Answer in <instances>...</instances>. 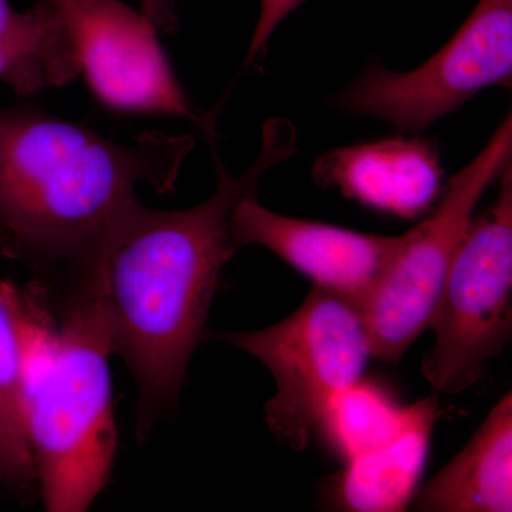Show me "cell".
<instances>
[{"mask_svg": "<svg viewBox=\"0 0 512 512\" xmlns=\"http://www.w3.org/2000/svg\"><path fill=\"white\" fill-rule=\"evenodd\" d=\"M72 39L93 96L123 114L191 121L210 141L215 117L191 103L164 52L158 29L120 0H52Z\"/></svg>", "mask_w": 512, "mask_h": 512, "instance_id": "cell-8", "label": "cell"}, {"mask_svg": "<svg viewBox=\"0 0 512 512\" xmlns=\"http://www.w3.org/2000/svg\"><path fill=\"white\" fill-rule=\"evenodd\" d=\"M437 416L436 396L410 404L406 424L396 436L346 463L330 488L333 504L346 511H403L426 467Z\"/></svg>", "mask_w": 512, "mask_h": 512, "instance_id": "cell-11", "label": "cell"}, {"mask_svg": "<svg viewBox=\"0 0 512 512\" xmlns=\"http://www.w3.org/2000/svg\"><path fill=\"white\" fill-rule=\"evenodd\" d=\"M45 305L39 284L20 292L0 282V470L26 491L36 484L25 426L26 363L30 338Z\"/></svg>", "mask_w": 512, "mask_h": 512, "instance_id": "cell-13", "label": "cell"}, {"mask_svg": "<svg viewBox=\"0 0 512 512\" xmlns=\"http://www.w3.org/2000/svg\"><path fill=\"white\" fill-rule=\"evenodd\" d=\"M79 74L69 32L46 39L0 40V82L22 96L66 86Z\"/></svg>", "mask_w": 512, "mask_h": 512, "instance_id": "cell-15", "label": "cell"}, {"mask_svg": "<svg viewBox=\"0 0 512 512\" xmlns=\"http://www.w3.org/2000/svg\"><path fill=\"white\" fill-rule=\"evenodd\" d=\"M215 336L254 356L274 376L276 392L266 402V424L296 451L308 447L330 404L365 377L373 359L357 305L316 286L275 325Z\"/></svg>", "mask_w": 512, "mask_h": 512, "instance_id": "cell-4", "label": "cell"}, {"mask_svg": "<svg viewBox=\"0 0 512 512\" xmlns=\"http://www.w3.org/2000/svg\"><path fill=\"white\" fill-rule=\"evenodd\" d=\"M409 412L410 406L397 402L382 383L362 377L333 400L318 431L336 456L348 463L396 436Z\"/></svg>", "mask_w": 512, "mask_h": 512, "instance_id": "cell-14", "label": "cell"}, {"mask_svg": "<svg viewBox=\"0 0 512 512\" xmlns=\"http://www.w3.org/2000/svg\"><path fill=\"white\" fill-rule=\"evenodd\" d=\"M67 33L52 0H40L32 9L18 12L9 0H0V40L46 39Z\"/></svg>", "mask_w": 512, "mask_h": 512, "instance_id": "cell-16", "label": "cell"}, {"mask_svg": "<svg viewBox=\"0 0 512 512\" xmlns=\"http://www.w3.org/2000/svg\"><path fill=\"white\" fill-rule=\"evenodd\" d=\"M192 136L144 131L119 144L36 106L0 109V244L49 274L82 264L136 187L174 191Z\"/></svg>", "mask_w": 512, "mask_h": 512, "instance_id": "cell-2", "label": "cell"}, {"mask_svg": "<svg viewBox=\"0 0 512 512\" xmlns=\"http://www.w3.org/2000/svg\"><path fill=\"white\" fill-rule=\"evenodd\" d=\"M141 12L153 22L158 32L174 33L177 30V13L174 0H140Z\"/></svg>", "mask_w": 512, "mask_h": 512, "instance_id": "cell-18", "label": "cell"}, {"mask_svg": "<svg viewBox=\"0 0 512 512\" xmlns=\"http://www.w3.org/2000/svg\"><path fill=\"white\" fill-rule=\"evenodd\" d=\"M70 288L60 319L30 339L26 363V434L49 512L89 510L117 451L109 335L92 295Z\"/></svg>", "mask_w": 512, "mask_h": 512, "instance_id": "cell-3", "label": "cell"}, {"mask_svg": "<svg viewBox=\"0 0 512 512\" xmlns=\"http://www.w3.org/2000/svg\"><path fill=\"white\" fill-rule=\"evenodd\" d=\"M296 143L291 121H266L261 153L245 173L232 177L215 157L210 200L177 211L131 202L70 272L72 284L99 306L111 353L136 380L138 437L177 403L222 271L238 249L231 234L235 205L256 195L262 177L288 160Z\"/></svg>", "mask_w": 512, "mask_h": 512, "instance_id": "cell-1", "label": "cell"}, {"mask_svg": "<svg viewBox=\"0 0 512 512\" xmlns=\"http://www.w3.org/2000/svg\"><path fill=\"white\" fill-rule=\"evenodd\" d=\"M419 511L511 512L512 394H505L466 447L417 497Z\"/></svg>", "mask_w": 512, "mask_h": 512, "instance_id": "cell-12", "label": "cell"}, {"mask_svg": "<svg viewBox=\"0 0 512 512\" xmlns=\"http://www.w3.org/2000/svg\"><path fill=\"white\" fill-rule=\"evenodd\" d=\"M312 177L369 210L410 221L430 214L444 190L439 146L416 137L328 151L316 158Z\"/></svg>", "mask_w": 512, "mask_h": 512, "instance_id": "cell-10", "label": "cell"}, {"mask_svg": "<svg viewBox=\"0 0 512 512\" xmlns=\"http://www.w3.org/2000/svg\"><path fill=\"white\" fill-rule=\"evenodd\" d=\"M429 328L434 345L423 375L436 393L476 384L512 333V164L497 201L471 220L441 288Z\"/></svg>", "mask_w": 512, "mask_h": 512, "instance_id": "cell-5", "label": "cell"}, {"mask_svg": "<svg viewBox=\"0 0 512 512\" xmlns=\"http://www.w3.org/2000/svg\"><path fill=\"white\" fill-rule=\"evenodd\" d=\"M231 234L237 247L259 245L311 279L313 286L357 308L375 289L399 247L400 235L382 237L299 220L262 207L256 197L235 205Z\"/></svg>", "mask_w": 512, "mask_h": 512, "instance_id": "cell-9", "label": "cell"}, {"mask_svg": "<svg viewBox=\"0 0 512 512\" xmlns=\"http://www.w3.org/2000/svg\"><path fill=\"white\" fill-rule=\"evenodd\" d=\"M306 0H262L261 13L251 45L248 47L247 66H255L262 56L265 55L266 45L271 39L275 29L284 22L286 16L291 15L293 10L299 8Z\"/></svg>", "mask_w": 512, "mask_h": 512, "instance_id": "cell-17", "label": "cell"}, {"mask_svg": "<svg viewBox=\"0 0 512 512\" xmlns=\"http://www.w3.org/2000/svg\"><path fill=\"white\" fill-rule=\"evenodd\" d=\"M512 0H480L456 35L410 72L373 66L335 97L336 107L420 134L491 86L511 87Z\"/></svg>", "mask_w": 512, "mask_h": 512, "instance_id": "cell-7", "label": "cell"}, {"mask_svg": "<svg viewBox=\"0 0 512 512\" xmlns=\"http://www.w3.org/2000/svg\"><path fill=\"white\" fill-rule=\"evenodd\" d=\"M512 119L444 187L427 220L400 235L399 247L375 289L359 306L373 359L397 362L429 329L454 255L484 191L511 163Z\"/></svg>", "mask_w": 512, "mask_h": 512, "instance_id": "cell-6", "label": "cell"}]
</instances>
